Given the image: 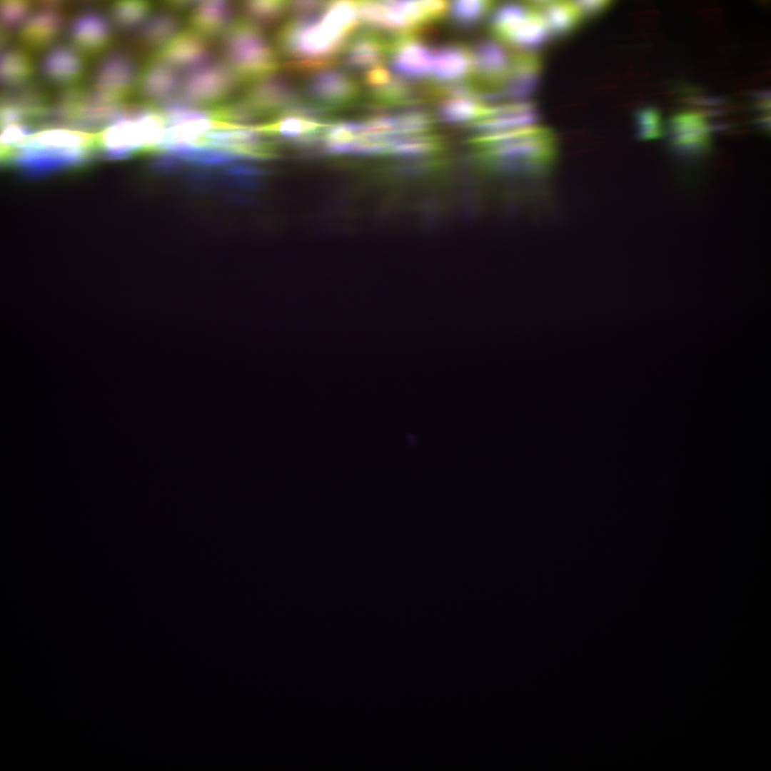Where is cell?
Listing matches in <instances>:
<instances>
[{
    "instance_id": "cell-24",
    "label": "cell",
    "mask_w": 771,
    "mask_h": 771,
    "mask_svg": "<svg viewBox=\"0 0 771 771\" xmlns=\"http://www.w3.org/2000/svg\"><path fill=\"white\" fill-rule=\"evenodd\" d=\"M388 44L371 31L354 34L343 49V61L351 69L367 71L380 65L388 54Z\"/></svg>"
},
{
    "instance_id": "cell-17",
    "label": "cell",
    "mask_w": 771,
    "mask_h": 771,
    "mask_svg": "<svg viewBox=\"0 0 771 771\" xmlns=\"http://www.w3.org/2000/svg\"><path fill=\"white\" fill-rule=\"evenodd\" d=\"M39 69L49 82L69 87L76 85L82 77L85 62L76 48L60 44L51 46L45 52L40 61Z\"/></svg>"
},
{
    "instance_id": "cell-39",
    "label": "cell",
    "mask_w": 771,
    "mask_h": 771,
    "mask_svg": "<svg viewBox=\"0 0 771 771\" xmlns=\"http://www.w3.org/2000/svg\"><path fill=\"white\" fill-rule=\"evenodd\" d=\"M573 3L583 20L600 14L610 5V3L606 1H577Z\"/></svg>"
},
{
    "instance_id": "cell-23",
    "label": "cell",
    "mask_w": 771,
    "mask_h": 771,
    "mask_svg": "<svg viewBox=\"0 0 771 771\" xmlns=\"http://www.w3.org/2000/svg\"><path fill=\"white\" fill-rule=\"evenodd\" d=\"M473 71L472 53L462 46L445 45L433 51L430 76L440 84H457Z\"/></svg>"
},
{
    "instance_id": "cell-6",
    "label": "cell",
    "mask_w": 771,
    "mask_h": 771,
    "mask_svg": "<svg viewBox=\"0 0 771 771\" xmlns=\"http://www.w3.org/2000/svg\"><path fill=\"white\" fill-rule=\"evenodd\" d=\"M241 83L225 64L211 61L185 72L180 96L197 107H212L226 101Z\"/></svg>"
},
{
    "instance_id": "cell-37",
    "label": "cell",
    "mask_w": 771,
    "mask_h": 771,
    "mask_svg": "<svg viewBox=\"0 0 771 771\" xmlns=\"http://www.w3.org/2000/svg\"><path fill=\"white\" fill-rule=\"evenodd\" d=\"M393 76L387 68L379 65L366 71L363 82L370 92H372L388 84Z\"/></svg>"
},
{
    "instance_id": "cell-25",
    "label": "cell",
    "mask_w": 771,
    "mask_h": 771,
    "mask_svg": "<svg viewBox=\"0 0 771 771\" xmlns=\"http://www.w3.org/2000/svg\"><path fill=\"white\" fill-rule=\"evenodd\" d=\"M178 14L167 10L151 14L137 31V45L153 55L158 52L181 31Z\"/></svg>"
},
{
    "instance_id": "cell-18",
    "label": "cell",
    "mask_w": 771,
    "mask_h": 771,
    "mask_svg": "<svg viewBox=\"0 0 771 771\" xmlns=\"http://www.w3.org/2000/svg\"><path fill=\"white\" fill-rule=\"evenodd\" d=\"M69 36L75 48L84 54L95 55L109 46L111 38L109 21L97 11H84L72 20Z\"/></svg>"
},
{
    "instance_id": "cell-14",
    "label": "cell",
    "mask_w": 771,
    "mask_h": 771,
    "mask_svg": "<svg viewBox=\"0 0 771 771\" xmlns=\"http://www.w3.org/2000/svg\"><path fill=\"white\" fill-rule=\"evenodd\" d=\"M208 40L192 30H181L162 49L151 56L158 58L178 71L187 72L208 62Z\"/></svg>"
},
{
    "instance_id": "cell-42",
    "label": "cell",
    "mask_w": 771,
    "mask_h": 771,
    "mask_svg": "<svg viewBox=\"0 0 771 771\" xmlns=\"http://www.w3.org/2000/svg\"><path fill=\"white\" fill-rule=\"evenodd\" d=\"M757 124L762 128L768 129L770 128V116L762 117V119H759Z\"/></svg>"
},
{
    "instance_id": "cell-33",
    "label": "cell",
    "mask_w": 771,
    "mask_h": 771,
    "mask_svg": "<svg viewBox=\"0 0 771 771\" xmlns=\"http://www.w3.org/2000/svg\"><path fill=\"white\" fill-rule=\"evenodd\" d=\"M530 4L505 3L493 10L490 18L493 34L498 38L506 30L523 19L530 11Z\"/></svg>"
},
{
    "instance_id": "cell-21",
    "label": "cell",
    "mask_w": 771,
    "mask_h": 771,
    "mask_svg": "<svg viewBox=\"0 0 771 771\" xmlns=\"http://www.w3.org/2000/svg\"><path fill=\"white\" fill-rule=\"evenodd\" d=\"M473 71L485 83L501 86L512 62L510 55L503 43L484 39L478 43L473 52Z\"/></svg>"
},
{
    "instance_id": "cell-28",
    "label": "cell",
    "mask_w": 771,
    "mask_h": 771,
    "mask_svg": "<svg viewBox=\"0 0 771 771\" xmlns=\"http://www.w3.org/2000/svg\"><path fill=\"white\" fill-rule=\"evenodd\" d=\"M489 106L477 96H446L440 104L438 115L449 124H474L487 116Z\"/></svg>"
},
{
    "instance_id": "cell-1",
    "label": "cell",
    "mask_w": 771,
    "mask_h": 771,
    "mask_svg": "<svg viewBox=\"0 0 771 771\" xmlns=\"http://www.w3.org/2000/svg\"><path fill=\"white\" fill-rule=\"evenodd\" d=\"M358 3H326L319 11L294 15L285 21L276 36L286 67L312 73L332 65L359 24Z\"/></svg>"
},
{
    "instance_id": "cell-35",
    "label": "cell",
    "mask_w": 771,
    "mask_h": 771,
    "mask_svg": "<svg viewBox=\"0 0 771 771\" xmlns=\"http://www.w3.org/2000/svg\"><path fill=\"white\" fill-rule=\"evenodd\" d=\"M31 7V3L26 1H1V30L10 34L14 29L21 28L29 17Z\"/></svg>"
},
{
    "instance_id": "cell-11",
    "label": "cell",
    "mask_w": 771,
    "mask_h": 771,
    "mask_svg": "<svg viewBox=\"0 0 771 771\" xmlns=\"http://www.w3.org/2000/svg\"><path fill=\"white\" fill-rule=\"evenodd\" d=\"M391 67L398 77L418 80L430 75L433 50L416 37L403 35L388 44Z\"/></svg>"
},
{
    "instance_id": "cell-19",
    "label": "cell",
    "mask_w": 771,
    "mask_h": 771,
    "mask_svg": "<svg viewBox=\"0 0 771 771\" xmlns=\"http://www.w3.org/2000/svg\"><path fill=\"white\" fill-rule=\"evenodd\" d=\"M538 109L528 101L490 105L488 116L473 124L478 134L493 133L536 125Z\"/></svg>"
},
{
    "instance_id": "cell-36",
    "label": "cell",
    "mask_w": 771,
    "mask_h": 771,
    "mask_svg": "<svg viewBox=\"0 0 771 771\" xmlns=\"http://www.w3.org/2000/svg\"><path fill=\"white\" fill-rule=\"evenodd\" d=\"M637 136L641 140L660 138L663 135L660 111L653 107H645L635 114Z\"/></svg>"
},
{
    "instance_id": "cell-16",
    "label": "cell",
    "mask_w": 771,
    "mask_h": 771,
    "mask_svg": "<svg viewBox=\"0 0 771 771\" xmlns=\"http://www.w3.org/2000/svg\"><path fill=\"white\" fill-rule=\"evenodd\" d=\"M542 64L536 52H520L513 55L509 71L501 84L502 96L512 101H528L538 89L541 79Z\"/></svg>"
},
{
    "instance_id": "cell-9",
    "label": "cell",
    "mask_w": 771,
    "mask_h": 771,
    "mask_svg": "<svg viewBox=\"0 0 771 771\" xmlns=\"http://www.w3.org/2000/svg\"><path fill=\"white\" fill-rule=\"evenodd\" d=\"M712 127L705 114L697 111H685L672 116L668 123L671 149L677 156L693 158L706 152L711 142Z\"/></svg>"
},
{
    "instance_id": "cell-31",
    "label": "cell",
    "mask_w": 771,
    "mask_h": 771,
    "mask_svg": "<svg viewBox=\"0 0 771 771\" xmlns=\"http://www.w3.org/2000/svg\"><path fill=\"white\" fill-rule=\"evenodd\" d=\"M241 9L246 19L257 26L271 25L289 9V3L283 1H248Z\"/></svg>"
},
{
    "instance_id": "cell-29",
    "label": "cell",
    "mask_w": 771,
    "mask_h": 771,
    "mask_svg": "<svg viewBox=\"0 0 771 771\" xmlns=\"http://www.w3.org/2000/svg\"><path fill=\"white\" fill-rule=\"evenodd\" d=\"M33 74V62L25 50L15 47L3 49L0 76L4 87L12 89L22 87L29 83Z\"/></svg>"
},
{
    "instance_id": "cell-22",
    "label": "cell",
    "mask_w": 771,
    "mask_h": 771,
    "mask_svg": "<svg viewBox=\"0 0 771 771\" xmlns=\"http://www.w3.org/2000/svg\"><path fill=\"white\" fill-rule=\"evenodd\" d=\"M530 5L529 12L498 38L520 52H536L552 38L541 15Z\"/></svg>"
},
{
    "instance_id": "cell-8",
    "label": "cell",
    "mask_w": 771,
    "mask_h": 771,
    "mask_svg": "<svg viewBox=\"0 0 771 771\" xmlns=\"http://www.w3.org/2000/svg\"><path fill=\"white\" fill-rule=\"evenodd\" d=\"M135 107L127 105L120 117L97 133V150L104 158L120 160L145 153L144 136Z\"/></svg>"
},
{
    "instance_id": "cell-12",
    "label": "cell",
    "mask_w": 771,
    "mask_h": 771,
    "mask_svg": "<svg viewBox=\"0 0 771 771\" xmlns=\"http://www.w3.org/2000/svg\"><path fill=\"white\" fill-rule=\"evenodd\" d=\"M61 4L46 2L27 18L19 29V38L21 44L32 51L52 46L60 36L65 17Z\"/></svg>"
},
{
    "instance_id": "cell-13",
    "label": "cell",
    "mask_w": 771,
    "mask_h": 771,
    "mask_svg": "<svg viewBox=\"0 0 771 771\" xmlns=\"http://www.w3.org/2000/svg\"><path fill=\"white\" fill-rule=\"evenodd\" d=\"M241 99L258 116H278L299 103L289 83L276 74L251 83Z\"/></svg>"
},
{
    "instance_id": "cell-5",
    "label": "cell",
    "mask_w": 771,
    "mask_h": 771,
    "mask_svg": "<svg viewBox=\"0 0 771 771\" xmlns=\"http://www.w3.org/2000/svg\"><path fill=\"white\" fill-rule=\"evenodd\" d=\"M359 17L376 29L408 35L439 20L448 11L442 1H369L358 2Z\"/></svg>"
},
{
    "instance_id": "cell-2",
    "label": "cell",
    "mask_w": 771,
    "mask_h": 771,
    "mask_svg": "<svg viewBox=\"0 0 771 771\" xmlns=\"http://www.w3.org/2000/svg\"><path fill=\"white\" fill-rule=\"evenodd\" d=\"M473 143L483 161L501 172L538 177L548 173L555 163V137L538 125L478 134Z\"/></svg>"
},
{
    "instance_id": "cell-40",
    "label": "cell",
    "mask_w": 771,
    "mask_h": 771,
    "mask_svg": "<svg viewBox=\"0 0 771 771\" xmlns=\"http://www.w3.org/2000/svg\"><path fill=\"white\" fill-rule=\"evenodd\" d=\"M224 174L230 176H251L261 174L258 168L244 163L229 164L223 171Z\"/></svg>"
},
{
    "instance_id": "cell-34",
    "label": "cell",
    "mask_w": 771,
    "mask_h": 771,
    "mask_svg": "<svg viewBox=\"0 0 771 771\" xmlns=\"http://www.w3.org/2000/svg\"><path fill=\"white\" fill-rule=\"evenodd\" d=\"M412 89L405 80L397 76L383 87L371 92L372 99L381 105L405 103L412 99Z\"/></svg>"
},
{
    "instance_id": "cell-32",
    "label": "cell",
    "mask_w": 771,
    "mask_h": 771,
    "mask_svg": "<svg viewBox=\"0 0 771 771\" xmlns=\"http://www.w3.org/2000/svg\"><path fill=\"white\" fill-rule=\"evenodd\" d=\"M492 4L485 1H455L449 9L452 22L462 29L480 24L491 9Z\"/></svg>"
},
{
    "instance_id": "cell-10",
    "label": "cell",
    "mask_w": 771,
    "mask_h": 771,
    "mask_svg": "<svg viewBox=\"0 0 771 771\" xmlns=\"http://www.w3.org/2000/svg\"><path fill=\"white\" fill-rule=\"evenodd\" d=\"M311 74L306 85L307 94L319 106H348L358 97V84L340 69L329 66Z\"/></svg>"
},
{
    "instance_id": "cell-4",
    "label": "cell",
    "mask_w": 771,
    "mask_h": 771,
    "mask_svg": "<svg viewBox=\"0 0 771 771\" xmlns=\"http://www.w3.org/2000/svg\"><path fill=\"white\" fill-rule=\"evenodd\" d=\"M221 40L225 64L240 82L253 83L280 68L278 56L261 28L246 19L233 20Z\"/></svg>"
},
{
    "instance_id": "cell-26",
    "label": "cell",
    "mask_w": 771,
    "mask_h": 771,
    "mask_svg": "<svg viewBox=\"0 0 771 771\" xmlns=\"http://www.w3.org/2000/svg\"><path fill=\"white\" fill-rule=\"evenodd\" d=\"M545 21L551 37H564L574 31L583 20L572 2L538 1L531 3Z\"/></svg>"
},
{
    "instance_id": "cell-20",
    "label": "cell",
    "mask_w": 771,
    "mask_h": 771,
    "mask_svg": "<svg viewBox=\"0 0 771 771\" xmlns=\"http://www.w3.org/2000/svg\"><path fill=\"white\" fill-rule=\"evenodd\" d=\"M233 12L230 1H197L188 15V29L207 40L222 36L233 21Z\"/></svg>"
},
{
    "instance_id": "cell-15",
    "label": "cell",
    "mask_w": 771,
    "mask_h": 771,
    "mask_svg": "<svg viewBox=\"0 0 771 771\" xmlns=\"http://www.w3.org/2000/svg\"><path fill=\"white\" fill-rule=\"evenodd\" d=\"M178 71L165 61L151 56L138 74L136 89L139 96L150 105L162 104L179 90Z\"/></svg>"
},
{
    "instance_id": "cell-38",
    "label": "cell",
    "mask_w": 771,
    "mask_h": 771,
    "mask_svg": "<svg viewBox=\"0 0 771 771\" xmlns=\"http://www.w3.org/2000/svg\"><path fill=\"white\" fill-rule=\"evenodd\" d=\"M151 165L153 169L161 173H174L180 170L184 162L167 152L155 153Z\"/></svg>"
},
{
    "instance_id": "cell-27",
    "label": "cell",
    "mask_w": 771,
    "mask_h": 771,
    "mask_svg": "<svg viewBox=\"0 0 771 771\" xmlns=\"http://www.w3.org/2000/svg\"><path fill=\"white\" fill-rule=\"evenodd\" d=\"M1 103L9 105L23 121L50 116L51 107L41 89L26 84L3 95Z\"/></svg>"
},
{
    "instance_id": "cell-7",
    "label": "cell",
    "mask_w": 771,
    "mask_h": 771,
    "mask_svg": "<svg viewBox=\"0 0 771 771\" xmlns=\"http://www.w3.org/2000/svg\"><path fill=\"white\" fill-rule=\"evenodd\" d=\"M138 74L132 54L124 49L110 51L95 69L91 91L102 100L124 103L136 86Z\"/></svg>"
},
{
    "instance_id": "cell-41",
    "label": "cell",
    "mask_w": 771,
    "mask_h": 771,
    "mask_svg": "<svg viewBox=\"0 0 771 771\" xmlns=\"http://www.w3.org/2000/svg\"><path fill=\"white\" fill-rule=\"evenodd\" d=\"M197 1H171L163 4L165 10L179 14L183 11H190L196 4Z\"/></svg>"
},
{
    "instance_id": "cell-3",
    "label": "cell",
    "mask_w": 771,
    "mask_h": 771,
    "mask_svg": "<svg viewBox=\"0 0 771 771\" xmlns=\"http://www.w3.org/2000/svg\"><path fill=\"white\" fill-rule=\"evenodd\" d=\"M96 150L97 133L66 126L48 127L28 136L8 163L26 175L37 176L86 163Z\"/></svg>"
},
{
    "instance_id": "cell-30",
    "label": "cell",
    "mask_w": 771,
    "mask_h": 771,
    "mask_svg": "<svg viewBox=\"0 0 771 771\" xmlns=\"http://www.w3.org/2000/svg\"><path fill=\"white\" fill-rule=\"evenodd\" d=\"M152 4L146 1H118L111 6L113 23L123 31L138 30L151 14Z\"/></svg>"
}]
</instances>
